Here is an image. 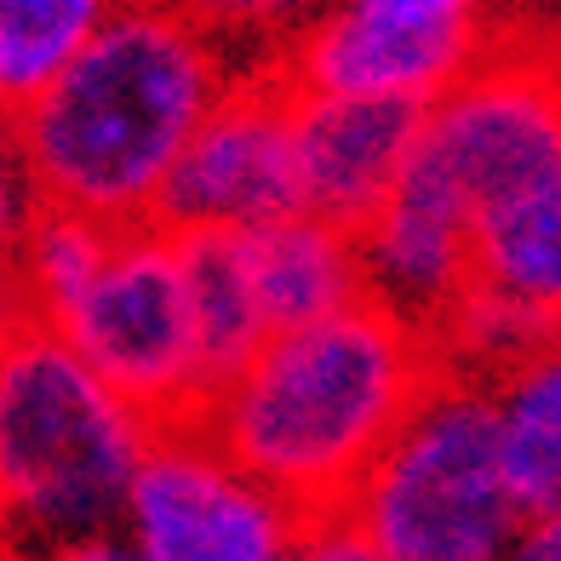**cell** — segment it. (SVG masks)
Instances as JSON below:
<instances>
[{
    "instance_id": "obj_6",
    "label": "cell",
    "mask_w": 561,
    "mask_h": 561,
    "mask_svg": "<svg viewBox=\"0 0 561 561\" xmlns=\"http://www.w3.org/2000/svg\"><path fill=\"white\" fill-rule=\"evenodd\" d=\"M493 0H333L287 53V87L316 98L436 110L481 64Z\"/></svg>"
},
{
    "instance_id": "obj_15",
    "label": "cell",
    "mask_w": 561,
    "mask_h": 561,
    "mask_svg": "<svg viewBox=\"0 0 561 561\" xmlns=\"http://www.w3.org/2000/svg\"><path fill=\"white\" fill-rule=\"evenodd\" d=\"M121 7L126 0H0V110H30Z\"/></svg>"
},
{
    "instance_id": "obj_1",
    "label": "cell",
    "mask_w": 561,
    "mask_h": 561,
    "mask_svg": "<svg viewBox=\"0 0 561 561\" xmlns=\"http://www.w3.org/2000/svg\"><path fill=\"white\" fill-rule=\"evenodd\" d=\"M229 53L161 0H126L115 23L30 110L12 115V161L41 207L98 224H156L184 149L224 104Z\"/></svg>"
},
{
    "instance_id": "obj_2",
    "label": "cell",
    "mask_w": 561,
    "mask_h": 561,
    "mask_svg": "<svg viewBox=\"0 0 561 561\" xmlns=\"http://www.w3.org/2000/svg\"><path fill=\"white\" fill-rule=\"evenodd\" d=\"M430 344L385 304H355L316 327L275 333L213 390L201 430L298 516L350 510L401 436L430 373Z\"/></svg>"
},
{
    "instance_id": "obj_5",
    "label": "cell",
    "mask_w": 561,
    "mask_h": 561,
    "mask_svg": "<svg viewBox=\"0 0 561 561\" xmlns=\"http://www.w3.org/2000/svg\"><path fill=\"white\" fill-rule=\"evenodd\" d=\"M41 327L58 333L156 430L201 424L218 390L201 344L184 236H172L167 224L115 229L92 280Z\"/></svg>"
},
{
    "instance_id": "obj_23",
    "label": "cell",
    "mask_w": 561,
    "mask_h": 561,
    "mask_svg": "<svg viewBox=\"0 0 561 561\" xmlns=\"http://www.w3.org/2000/svg\"><path fill=\"white\" fill-rule=\"evenodd\" d=\"M53 561H149L133 539H115V533H98V539H75L64 550H53Z\"/></svg>"
},
{
    "instance_id": "obj_9",
    "label": "cell",
    "mask_w": 561,
    "mask_h": 561,
    "mask_svg": "<svg viewBox=\"0 0 561 561\" xmlns=\"http://www.w3.org/2000/svg\"><path fill=\"white\" fill-rule=\"evenodd\" d=\"M298 92L287 75H247L184 149L156 224L172 236H259L304 213L298 190Z\"/></svg>"
},
{
    "instance_id": "obj_11",
    "label": "cell",
    "mask_w": 561,
    "mask_h": 561,
    "mask_svg": "<svg viewBox=\"0 0 561 561\" xmlns=\"http://www.w3.org/2000/svg\"><path fill=\"white\" fill-rule=\"evenodd\" d=\"M293 133H298L304 213L362 236L419 156L424 110L298 92Z\"/></svg>"
},
{
    "instance_id": "obj_22",
    "label": "cell",
    "mask_w": 561,
    "mask_h": 561,
    "mask_svg": "<svg viewBox=\"0 0 561 561\" xmlns=\"http://www.w3.org/2000/svg\"><path fill=\"white\" fill-rule=\"evenodd\" d=\"M30 327V298H23V280H18V264L0 259V355L12 350V339Z\"/></svg>"
},
{
    "instance_id": "obj_26",
    "label": "cell",
    "mask_w": 561,
    "mask_h": 561,
    "mask_svg": "<svg viewBox=\"0 0 561 561\" xmlns=\"http://www.w3.org/2000/svg\"><path fill=\"white\" fill-rule=\"evenodd\" d=\"M280 561H293V556H280Z\"/></svg>"
},
{
    "instance_id": "obj_25",
    "label": "cell",
    "mask_w": 561,
    "mask_h": 561,
    "mask_svg": "<svg viewBox=\"0 0 561 561\" xmlns=\"http://www.w3.org/2000/svg\"><path fill=\"white\" fill-rule=\"evenodd\" d=\"M7 133H12V126H7V110H0V144H7Z\"/></svg>"
},
{
    "instance_id": "obj_13",
    "label": "cell",
    "mask_w": 561,
    "mask_h": 561,
    "mask_svg": "<svg viewBox=\"0 0 561 561\" xmlns=\"http://www.w3.org/2000/svg\"><path fill=\"white\" fill-rule=\"evenodd\" d=\"M488 396L522 516H561V339L504 367Z\"/></svg>"
},
{
    "instance_id": "obj_4",
    "label": "cell",
    "mask_w": 561,
    "mask_h": 561,
    "mask_svg": "<svg viewBox=\"0 0 561 561\" xmlns=\"http://www.w3.org/2000/svg\"><path fill=\"white\" fill-rule=\"evenodd\" d=\"M350 516L390 561H499L527 516L504 476L493 396L436 378L350 499Z\"/></svg>"
},
{
    "instance_id": "obj_21",
    "label": "cell",
    "mask_w": 561,
    "mask_h": 561,
    "mask_svg": "<svg viewBox=\"0 0 561 561\" xmlns=\"http://www.w3.org/2000/svg\"><path fill=\"white\" fill-rule=\"evenodd\" d=\"M499 561H561V516H527Z\"/></svg>"
},
{
    "instance_id": "obj_17",
    "label": "cell",
    "mask_w": 561,
    "mask_h": 561,
    "mask_svg": "<svg viewBox=\"0 0 561 561\" xmlns=\"http://www.w3.org/2000/svg\"><path fill=\"white\" fill-rule=\"evenodd\" d=\"M115 224H98L87 213H64V207H41L30 236L18 241L12 264L30 298V321H53L64 304L92 280V270L104 264Z\"/></svg>"
},
{
    "instance_id": "obj_8",
    "label": "cell",
    "mask_w": 561,
    "mask_h": 561,
    "mask_svg": "<svg viewBox=\"0 0 561 561\" xmlns=\"http://www.w3.org/2000/svg\"><path fill=\"white\" fill-rule=\"evenodd\" d=\"M419 161L442 172L481 218L561 184V75L533 58H481L424 110Z\"/></svg>"
},
{
    "instance_id": "obj_24",
    "label": "cell",
    "mask_w": 561,
    "mask_h": 561,
    "mask_svg": "<svg viewBox=\"0 0 561 561\" xmlns=\"http://www.w3.org/2000/svg\"><path fill=\"white\" fill-rule=\"evenodd\" d=\"M0 561H35V556H30V550H18L7 533H0Z\"/></svg>"
},
{
    "instance_id": "obj_18",
    "label": "cell",
    "mask_w": 561,
    "mask_h": 561,
    "mask_svg": "<svg viewBox=\"0 0 561 561\" xmlns=\"http://www.w3.org/2000/svg\"><path fill=\"white\" fill-rule=\"evenodd\" d=\"M178 18H190L195 30H207L224 53L241 46V53H280L310 30V23L333 7V0H161Z\"/></svg>"
},
{
    "instance_id": "obj_3",
    "label": "cell",
    "mask_w": 561,
    "mask_h": 561,
    "mask_svg": "<svg viewBox=\"0 0 561 561\" xmlns=\"http://www.w3.org/2000/svg\"><path fill=\"white\" fill-rule=\"evenodd\" d=\"M149 442L156 424L41 321L0 355V527L53 550L110 533Z\"/></svg>"
},
{
    "instance_id": "obj_7",
    "label": "cell",
    "mask_w": 561,
    "mask_h": 561,
    "mask_svg": "<svg viewBox=\"0 0 561 561\" xmlns=\"http://www.w3.org/2000/svg\"><path fill=\"white\" fill-rule=\"evenodd\" d=\"M304 516L247 476L201 424L156 430L126 499V539L149 561H280Z\"/></svg>"
},
{
    "instance_id": "obj_16",
    "label": "cell",
    "mask_w": 561,
    "mask_h": 561,
    "mask_svg": "<svg viewBox=\"0 0 561 561\" xmlns=\"http://www.w3.org/2000/svg\"><path fill=\"white\" fill-rule=\"evenodd\" d=\"M184 264H190V293H195L213 385H224V378H236L275 333L264 321L259 287H252L241 236H184Z\"/></svg>"
},
{
    "instance_id": "obj_20",
    "label": "cell",
    "mask_w": 561,
    "mask_h": 561,
    "mask_svg": "<svg viewBox=\"0 0 561 561\" xmlns=\"http://www.w3.org/2000/svg\"><path fill=\"white\" fill-rule=\"evenodd\" d=\"M35 213H41V195L30 184V172L0 156V259H12V252H18V241L30 236Z\"/></svg>"
},
{
    "instance_id": "obj_10",
    "label": "cell",
    "mask_w": 561,
    "mask_h": 561,
    "mask_svg": "<svg viewBox=\"0 0 561 561\" xmlns=\"http://www.w3.org/2000/svg\"><path fill=\"white\" fill-rule=\"evenodd\" d=\"M362 264L367 298L436 339V327L476 287V213L442 172L413 156L396 195L362 229Z\"/></svg>"
},
{
    "instance_id": "obj_12",
    "label": "cell",
    "mask_w": 561,
    "mask_h": 561,
    "mask_svg": "<svg viewBox=\"0 0 561 561\" xmlns=\"http://www.w3.org/2000/svg\"><path fill=\"white\" fill-rule=\"evenodd\" d=\"M241 247L270 333L316 327L327 316L367 304V264L355 229H339L316 213H293L259 236H241Z\"/></svg>"
},
{
    "instance_id": "obj_19",
    "label": "cell",
    "mask_w": 561,
    "mask_h": 561,
    "mask_svg": "<svg viewBox=\"0 0 561 561\" xmlns=\"http://www.w3.org/2000/svg\"><path fill=\"white\" fill-rule=\"evenodd\" d=\"M293 561H390V556L373 545V533L350 510H327V516H304Z\"/></svg>"
},
{
    "instance_id": "obj_14",
    "label": "cell",
    "mask_w": 561,
    "mask_h": 561,
    "mask_svg": "<svg viewBox=\"0 0 561 561\" xmlns=\"http://www.w3.org/2000/svg\"><path fill=\"white\" fill-rule=\"evenodd\" d=\"M476 287L561 327V184L476 218Z\"/></svg>"
}]
</instances>
